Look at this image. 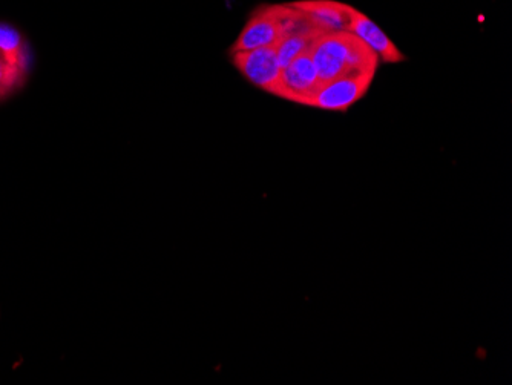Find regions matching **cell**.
Returning <instances> with one entry per match:
<instances>
[{"instance_id":"obj_8","label":"cell","mask_w":512,"mask_h":385,"mask_svg":"<svg viewBox=\"0 0 512 385\" xmlns=\"http://www.w3.org/2000/svg\"><path fill=\"white\" fill-rule=\"evenodd\" d=\"M0 56L17 70L28 74L30 68V50L25 37L13 25L0 22Z\"/></svg>"},{"instance_id":"obj_2","label":"cell","mask_w":512,"mask_h":385,"mask_svg":"<svg viewBox=\"0 0 512 385\" xmlns=\"http://www.w3.org/2000/svg\"><path fill=\"white\" fill-rule=\"evenodd\" d=\"M292 7L287 4L260 5L250 13L246 25L230 51H250L264 47H276L286 34Z\"/></svg>"},{"instance_id":"obj_6","label":"cell","mask_w":512,"mask_h":385,"mask_svg":"<svg viewBox=\"0 0 512 385\" xmlns=\"http://www.w3.org/2000/svg\"><path fill=\"white\" fill-rule=\"evenodd\" d=\"M301 11L313 28L321 33H339L350 30L355 7L338 0H296L290 2Z\"/></svg>"},{"instance_id":"obj_10","label":"cell","mask_w":512,"mask_h":385,"mask_svg":"<svg viewBox=\"0 0 512 385\" xmlns=\"http://www.w3.org/2000/svg\"><path fill=\"white\" fill-rule=\"evenodd\" d=\"M27 76V73L17 70L16 66L11 65L4 57L0 56V102L16 93L17 89L22 88Z\"/></svg>"},{"instance_id":"obj_7","label":"cell","mask_w":512,"mask_h":385,"mask_svg":"<svg viewBox=\"0 0 512 385\" xmlns=\"http://www.w3.org/2000/svg\"><path fill=\"white\" fill-rule=\"evenodd\" d=\"M348 31L359 37L378 56L379 62L391 65V63H402L407 60V57L394 45L393 40L385 34V31L356 8L353 11Z\"/></svg>"},{"instance_id":"obj_9","label":"cell","mask_w":512,"mask_h":385,"mask_svg":"<svg viewBox=\"0 0 512 385\" xmlns=\"http://www.w3.org/2000/svg\"><path fill=\"white\" fill-rule=\"evenodd\" d=\"M321 34V31L315 30V28H309V30L298 31V33L290 34V36L279 40L275 48L281 66L289 65L296 57L309 53L313 42H315Z\"/></svg>"},{"instance_id":"obj_1","label":"cell","mask_w":512,"mask_h":385,"mask_svg":"<svg viewBox=\"0 0 512 385\" xmlns=\"http://www.w3.org/2000/svg\"><path fill=\"white\" fill-rule=\"evenodd\" d=\"M322 83L344 76L376 74L379 59L350 31L322 33L309 51Z\"/></svg>"},{"instance_id":"obj_3","label":"cell","mask_w":512,"mask_h":385,"mask_svg":"<svg viewBox=\"0 0 512 385\" xmlns=\"http://www.w3.org/2000/svg\"><path fill=\"white\" fill-rule=\"evenodd\" d=\"M230 60L247 82L276 97L283 66L279 63L275 47L230 51Z\"/></svg>"},{"instance_id":"obj_5","label":"cell","mask_w":512,"mask_h":385,"mask_svg":"<svg viewBox=\"0 0 512 385\" xmlns=\"http://www.w3.org/2000/svg\"><path fill=\"white\" fill-rule=\"evenodd\" d=\"M321 83L312 57L309 53L302 54L283 66L276 97L307 106Z\"/></svg>"},{"instance_id":"obj_4","label":"cell","mask_w":512,"mask_h":385,"mask_svg":"<svg viewBox=\"0 0 512 385\" xmlns=\"http://www.w3.org/2000/svg\"><path fill=\"white\" fill-rule=\"evenodd\" d=\"M375 76L376 74H359V76L338 77L330 82L321 83L307 106L322 109V111H348L355 103L364 99Z\"/></svg>"}]
</instances>
